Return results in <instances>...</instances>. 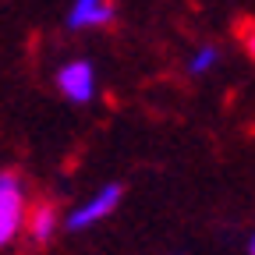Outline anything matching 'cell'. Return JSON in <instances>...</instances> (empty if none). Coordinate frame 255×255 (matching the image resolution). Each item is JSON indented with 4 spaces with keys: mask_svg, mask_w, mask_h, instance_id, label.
<instances>
[{
    "mask_svg": "<svg viewBox=\"0 0 255 255\" xmlns=\"http://www.w3.org/2000/svg\"><path fill=\"white\" fill-rule=\"evenodd\" d=\"M28 216V195L18 174L0 170V248H7L21 231Z\"/></svg>",
    "mask_w": 255,
    "mask_h": 255,
    "instance_id": "1",
    "label": "cell"
},
{
    "mask_svg": "<svg viewBox=\"0 0 255 255\" xmlns=\"http://www.w3.org/2000/svg\"><path fill=\"white\" fill-rule=\"evenodd\" d=\"M121 195H124L121 184H103V188H96L85 202H78L68 216H64V227L75 231V234H78V231H92L96 223H103V220L121 206Z\"/></svg>",
    "mask_w": 255,
    "mask_h": 255,
    "instance_id": "2",
    "label": "cell"
},
{
    "mask_svg": "<svg viewBox=\"0 0 255 255\" xmlns=\"http://www.w3.org/2000/svg\"><path fill=\"white\" fill-rule=\"evenodd\" d=\"M57 89L68 103H92L96 89H100V75H96V64L85 57H75L68 64L57 68Z\"/></svg>",
    "mask_w": 255,
    "mask_h": 255,
    "instance_id": "3",
    "label": "cell"
},
{
    "mask_svg": "<svg viewBox=\"0 0 255 255\" xmlns=\"http://www.w3.org/2000/svg\"><path fill=\"white\" fill-rule=\"evenodd\" d=\"M114 0H71L64 25L71 32H92V28H107L114 21Z\"/></svg>",
    "mask_w": 255,
    "mask_h": 255,
    "instance_id": "4",
    "label": "cell"
},
{
    "mask_svg": "<svg viewBox=\"0 0 255 255\" xmlns=\"http://www.w3.org/2000/svg\"><path fill=\"white\" fill-rule=\"evenodd\" d=\"M60 231V209L53 202H39V206H32L28 216H25V234L32 245H46L53 234Z\"/></svg>",
    "mask_w": 255,
    "mask_h": 255,
    "instance_id": "5",
    "label": "cell"
},
{
    "mask_svg": "<svg viewBox=\"0 0 255 255\" xmlns=\"http://www.w3.org/2000/svg\"><path fill=\"white\" fill-rule=\"evenodd\" d=\"M216 64H220V46L202 43L199 50H191V57H188V75L191 78H202V75H209L216 68Z\"/></svg>",
    "mask_w": 255,
    "mask_h": 255,
    "instance_id": "6",
    "label": "cell"
},
{
    "mask_svg": "<svg viewBox=\"0 0 255 255\" xmlns=\"http://www.w3.org/2000/svg\"><path fill=\"white\" fill-rule=\"evenodd\" d=\"M248 255H255V231L248 234Z\"/></svg>",
    "mask_w": 255,
    "mask_h": 255,
    "instance_id": "7",
    "label": "cell"
}]
</instances>
